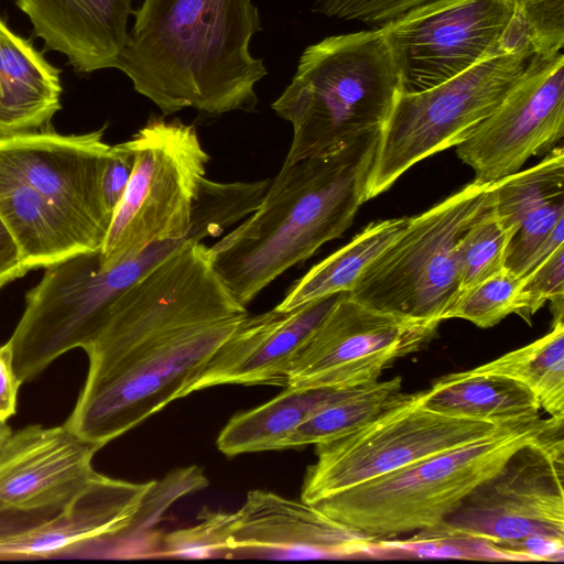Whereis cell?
<instances>
[{
    "mask_svg": "<svg viewBox=\"0 0 564 564\" xmlns=\"http://www.w3.org/2000/svg\"><path fill=\"white\" fill-rule=\"evenodd\" d=\"M496 214L511 234L505 268L524 276L564 245V151L494 182Z\"/></svg>",
    "mask_w": 564,
    "mask_h": 564,
    "instance_id": "obj_18",
    "label": "cell"
},
{
    "mask_svg": "<svg viewBox=\"0 0 564 564\" xmlns=\"http://www.w3.org/2000/svg\"><path fill=\"white\" fill-rule=\"evenodd\" d=\"M563 424L519 448L438 525V534L502 545L532 536L564 540Z\"/></svg>",
    "mask_w": 564,
    "mask_h": 564,
    "instance_id": "obj_11",
    "label": "cell"
},
{
    "mask_svg": "<svg viewBox=\"0 0 564 564\" xmlns=\"http://www.w3.org/2000/svg\"><path fill=\"white\" fill-rule=\"evenodd\" d=\"M134 163V153L123 143L111 145L102 175V196L108 212H113L119 204Z\"/></svg>",
    "mask_w": 564,
    "mask_h": 564,
    "instance_id": "obj_34",
    "label": "cell"
},
{
    "mask_svg": "<svg viewBox=\"0 0 564 564\" xmlns=\"http://www.w3.org/2000/svg\"><path fill=\"white\" fill-rule=\"evenodd\" d=\"M154 480L131 482L97 473L47 521L0 541V561L57 558L77 543L126 528Z\"/></svg>",
    "mask_w": 564,
    "mask_h": 564,
    "instance_id": "obj_19",
    "label": "cell"
},
{
    "mask_svg": "<svg viewBox=\"0 0 564 564\" xmlns=\"http://www.w3.org/2000/svg\"><path fill=\"white\" fill-rule=\"evenodd\" d=\"M101 447L65 423L11 431L0 443V509L64 506L98 473L93 458Z\"/></svg>",
    "mask_w": 564,
    "mask_h": 564,
    "instance_id": "obj_16",
    "label": "cell"
},
{
    "mask_svg": "<svg viewBox=\"0 0 564 564\" xmlns=\"http://www.w3.org/2000/svg\"><path fill=\"white\" fill-rule=\"evenodd\" d=\"M352 389L285 387L272 400L232 416L219 433L217 447L228 457L281 451L300 424Z\"/></svg>",
    "mask_w": 564,
    "mask_h": 564,
    "instance_id": "obj_23",
    "label": "cell"
},
{
    "mask_svg": "<svg viewBox=\"0 0 564 564\" xmlns=\"http://www.w3.org/2000/svg\"><path fill=\"white\" fill-rule=\"evenodd\" d=\"M375 544L313 503L252 490L230 512L225 557L355 558L372 556Z\"/></svg>",
    "mask_w": 564,
    "mask_h": 564,
    "instance_id": "obj_15",
    "label": "cell"
},
{
    "mask_svg": "<svg viewBox=\"0 0 564 564\" xmlns=\"http://www.w3.org/2000/svg\"><path fill=\"white\" fill-rule=\"evenodd\" d=\"M503 425L437 413L424 405V391L406 393L356 431L316 444L317 458L306 470L301 500L317 503L421 459L488 437Z\"/></svg>",
    "mask_w": 564,
    "mask_h": 564,
    "instance_id": "obj_10",
    "label": "cell"
},
{
    "mask_svg": "<svg viewBox=\"0 0 564 564\" xmlns=\"http://www.w3.org/2000/svg\"><path fill=\"white\" fill-rule=\"evenodd\" d=\"M437 0H315L312 12L379 29L403 14Z\"/></svg>",
    "mask_w": 564,
    "mask_h": 564,
    "instance_id": "obj_33",
    "label": "cell"
},
{
    "mask_svg": "<svg viewBox=\"0 0 564 564\" xmlns=\"http://www.w3.org/2000/svg\"><path fill=\"white\" fill-rule=\"evenodd\" d=\"M424 405L437 413L498 425L541 416L539 400L524 384L474 369L440 378L424 390Z\"/></svg>",
    "mask_w": 564,
    "mask_h": 564,
    "instance_id": "obj_22",
    "label": "cell"
},
{
    "mask_svg": "<svg viewBox=\"0 0 564 564\" xmlns=\"http://www.w3.org/2000/svg\"><path fill=\"white\" fill-rule=\"evenodd\" d=\"M104 130L0 139V217L30 270L101 248L112 219L102 196L111 149Z\"/></svg>",
    "mask_w": 564,
    "mask_h": 564,
    "instance_id": "obj_4",
    "label": "cell"
},
{
    "mask_svg": "<svg viewBox=\"0 0 564 564\" xmlns=\"http://www.w3.org/2000/svg\"><path fill=\"white\" fill-rule=\"evenodd\" d=\"M512 378L530 389L550 416L564 420V323L543 337L474 368Z\"/></svg>",
    "mask_w": 564,
    "mask_h": 564,
    "instance_id": "obj_25",
    "label": "cell"
},
{
    "mask_svg": "<svg viewBox=\"0 0 564 564\" xmlns=\"http://www.w3.org/2000/svg\"><path fill=\"white\" fill-rule=\"evenodd\" d=\"M208 486L203 469L197 466L178 468L161 481H154L145 494L130 523L117 533L101 535L64 550L58 558L116 557L132 538L154 525L178 498Z\"/></svg>",
    "mask_w": 564,
    "mask_h": 564,
    "instance_id": "obj_27",
    "label": "cell"
},
{
    "mask_svg": "<svg viewBox=\"0 0 564 564\" xmlns=\"http://www.w3.org/2000/svg\"><path fill=\"white\" fill-rule=\"evenodd\" d=\"M523 276L506 269L463 291L448 312V318H463L480 328L497 325L510 314H519Z\"/></svg>",
    "mask_w": 564,
    "mask_h": 564,
    "instance_id": "obj_29",
    "label": "cell"
},
{
    "mask_svg": "<svg viewBox=\"0 0 564 564\" xmlns=\"http://www.w3.org/2000/svg\"><path fill=\"white\" fill-rule=\"evenodd\" d=\"M381 130L282 165L254 212L209 247L216 272L247 306L291 267L351 226L366 202Z\"/></svg>",
    "mask_w": 564,
    "mask_h": 564,
    "instance_id": "obj_2",
    "label": "cell"
},
{
    "mask_svg": "<svg viewBox=\"0 0 564 564\" xmlns=\"http://www.w3.org/2000/svg\"><path fill=\"white\" fill-rule=\"evenodd\" d=\"M564 134V55L534 54L501 104L457 145L458 158L490 183L511 175Z\"/></svg>",
    "mask_w": 564,
    "mask_h": 564,
    "instance_id": "obj_14",
    "label": "cell"
},
{
    "mask_svg": "<svg viewBox=\"0 0 564 564\" xmlns=\"http://www.w3.org/2000/svg\"><path fill=\"white\" fill-rule=\"evenodd\" d=\"M63 507L36 510L0 509V541L37 527L54 517Z\"/></svg>",
    "mask_w": 564,
    "mask_h": 564,
    "instance_id": "obj_36",
    "label": "cell"
},
{
    "mask_svg": "<svg viewBox=\"0 0 564 564\" xmlns=\"http://www.w3.org/2000/svg\"><path fill=\"white\" fill-rule=\"evenodd\" d=\"M409 219L370 223L346 246L295 281L275 308L286 312L317 299L349 292L362 271L405 229Z\"/></svg>",
    "mask_w": 564,
    "mask_h": 564,
    "instance_id": "obj_24",
    "label": "cell"
},
{
    "mask_svg": "<svg viewBox=\"0 0 564 564\" xmlns=\"http://www.w3.org/2000/svg\"><path fill=\"white\" fill-rule=\"evenodd\" d=\"M546 301L552 303L553 322L563 319L564 245L523 276L518 315L530 322Z\"/></svg>",
    "mask_w": 564,
    "mask_h": 564,
    "instance_id": "obj_31",
    "label": "cell"
},
{
    "mask_svg": "<svg viewBox=\"0 0 564 564\" xmlns=\"http://www.w3.org/2000/svg\"><path fill=\"white\" fill-rule=\"evenodd\" d=\"M438 325L380 311L341 293L294 356L286 387L349 389L373 383L393 360L431 340Z\"/></svg>",
    "mask_w": 564,
    "mask_h": 564,
    "instance_id": "obj_13",
    "label": "cell"
},
{
    "mask_svg": "<svg viewBox=\"0 0 564 564\" xmlns=\"http://www.w3.org/2000/svg\"><path fill=\"white\" fill-rule=\"evenodd\" d=\"M401 94L400 72L380 29L332 35L308 45L290 84L271 105L293 129L283 164L381 130Z\"/></svg>",
    "mask_w": 564,
    "mask_h": 564,
    "instance_id": "obj_5",
    "label": "cell"
},
{
    "mask_svg": "<svg viewBox=\"0 0 564 564\" xmlns=\"http://www.w3.org/2000/svg\"><path fill=\"white\" fill-rule=\"evenodd\" d=\"M405 394L400 377L352 389L300 424L284 441L282 449L316 445L345 436L400 402Z\"/></svg>",
    "mask_w": 564,
    "mask_h": 564,
    "instance_id": "obj_26",
    "label": "cell"
},
{
    "mask_svg": "<svg viewBox=\"0 0 564 564\" xmlns=\"http://www.w3.org/2000/svg\"><path fill=\"white\" fill-rule=\"evenodd\" d=\"M30 269L11 232L0 217V290L8 283L23 276Z\"/></svg>",
    "mask_w": 564,
    "mask_h": 564,
    "instance_id": "obj_37",
    "label": "cell"
},
{
    "mask_svg": "<svg viewBox=\"0 0 564 564\" xmlns=\"http://www.w3.org/2000/svg\"><path fill=\"white\" fill-rule=\"evenodd\" d=\"M534 53L552 57L564 46V0H510Z\"/></svg>",
    "mask_w": 564,
    "mask_h": 564,
    "instance_id": "obj_32",
    "label": "cell"
},
{
    "mask_svg": "<svg viewBox=\"0 0 564 564\" xmlns=\"http://www.w3.org/2000/svg\"><path fill=\"white\" fill-rule=\"evenodd\" d=\"M127 144L134 163L100 248L110 267L152 243L221 234L257 209L271 180L215 182L196 128L152 116Z\"/></svg>",
    "mask_w": 564,
    "mask_h": 564,
    "instance_id": "obj_3",
    "label": "cell"
},
{
    "mask_svg": "<svg viewBox=\"0 0 564 564\" xmlns=\"http://www.w3.org/2000/svg\"><path fill=\"white\" fill-rule=\"evenodd\" d=\"M494 182L474 180L424 213L362 271L347 292L393 314L441 323L462 290L457 245L490 199Z\"/></svg>",
    "mask_w": 564,
    "mask_h": 564,
    "instance_id": "obj_8",
    "label": "cell"
},
{
    "mask_svg": "<svg viewBox=\"0 0 564 564\" xmlns=\"http://www.w3.org/2000/svg\"><path fill=\"white\" fill-rule=\"evenodd\" d=\"M132 15L117 69L164 117L256 110L268 69L250 50L261 31L252 0H143Z\"/></svg>",
    "mask_w": 564,
    "mask_h": 564,
    "instance_id": "obj_1",
    "label": "cell"
},
{
    "mask_svg": "<svg viewBox=\"0 0 564 564\" xmlns=\"http://www.w3.org/2000/svg\"><path fill=\"white\" fill-rule=\"evenodd\" d=\"M325 296L291 311L248 315L218 348L188 393L220 384L286 387L292 360L336 303Z\"/></svg>",
    "mask_w": 564,
    "mask_h": 564,
    "instance_id": "obj_17",
    "label": "cell"
},
{
    "mask_svg": "<svg viewBox=\"0 0 564 564\" xmlns=\"http://www.w3.org/2000/svg\"><path fill=\"white\" fill-rule=\"evenodd\" d=\"M248 315L191 323L89 360L85 383L65 424L105 446L170 402L188 395L207 362Z\"/></svg>",
    "mask_w": 564,
    "mask_h": 564,
    "instance_id": "obj_7",
    "label": "cell"
},
{
    "mask_svg": "<svg viewBox=\"0 0 564 564\" xmlns=\"http://www.w3.org/2000/svg\"><path fill=\"white\" fill-rule=\"evenodd\" d=\"M62 91L61 69L0 18V139L51 130Z\"/></svg>",
    "mask_w": 564,
    "mask_h": 564,
    "instance_id": "obj_21",
    "label": "cell"
},
{
    "mask_svg": "<svg viewBox=\"0 0 564 564\" xmlns=\"http://www.w3.org/2000/svg\"><path fill=\"white\" fill-rule=\"evenodd\" d=\"M534 54L529 43L509 47L430 89L401 94L380 132L366 200L414 164L466 140L520 82Z\"/></svg>",
    "mask_w": 564,
    "mask_h": 564,
    "instance_id": "obj_9",
    "label": "cell"
},
{
    "mask_svg": "<svg viewBox=\"0 0 564 564\" xmlns=\"http://www.w3.org/2000/svg\"><path fill=\"white\" fill-rule=\"evenodd\" d=\"M563 423L552 416L509 423L488 437L421 459L313 505L372 540L429 530L443 522L519 448Z\"/></svg>",
    "mask_w": 564,
    "mask_h": 564,
    "instance_id": "obj_6",
    "label": "cell"
},
{
    "mask_svg": "<svg viewBox=\"0 0 564 564\" xmlns=\"http://www.w3.org/2000/svg\"><path fill=\"white\" fill-rule=\"evenodd\" d=\"M229 514L203 511L198 524L165 535L162 555L177 558L225 557Z\"/></svg>",
    "mask_w": 564,
    "mask_h": 564,
    "instance_id": "obj_30",
    "label": "cell"
},
{
    "mask_svg": "<svg viewBox=\"0 0 564 564\" xmlns=\"http://www.w3.org/2000/svg\"><path fill=\"white\" fill-rule=\"evenodd\" d=\"M134 0H14L43 52H58L77 74L117 68Z\"/></svg>",
    "mask_w": 564,
    "mask_h": 564,
    "instance_id": "obj_20",
    "label": "cell"
},
{
    "mask_svg": "<svg viewBox=\"0 0 564 564\" xmlns=\"http://www.w3.org/2000/svg\"><path fill=\"white\" fill-rule=\"evenodd\" d=\"M22 382L17 376L9 341L0 344V422L7 423L17 413L18 394Z\"/></svg>",
    "mask_w": 564,
    "mask_h": 564,
    "instance_id": "obj_35",
    "label": "cell"
},
{
    "mask_svg": "<svg viewBox=\"0 0 564 564\" xmlns=\"http://www.w3.org/2000/svg\"><path fill=\"white\" fill-rule=\"evenodd\" d=\"M11 432V429L6 424L0 422V443L8 436Z\"/></svg>",
    "mask_w": 564,
    "mask_h": 564,
    "instance_id": "obj_38",
    "label": "cell"
},
{
    "mask_svg": "<svg viewBox=\"0 0 564 564\" xmlns=\"http://www.w3.org/2000/svg\"><path fill=\"white\" fill-rule=\"evenodd\" d=\"M517 15L510 0H437L379 28L402 94L430 89L506 48Z\"/></svg>",
    "mask_w": 564,
    "mask_h": 564,
    "instance_id": "obj_12",
    "label": "cell"
},
{
    "mask_svg": "<svg viewBox=\"0 0 564 564\" xmlns=\"http://www.w3.org/2000/svg\"><path fill=\"white\" fill-rule=\"evenodd\" d=\"M511 238L496 214L491 191L489 203L457 245L462 292L506 269V253Z\"/></svg>",
    "mask_w": 564,
    "mask_h": 564,
    "instance_id": "obj_28",
    "label": "cell"
}]
</instances>
